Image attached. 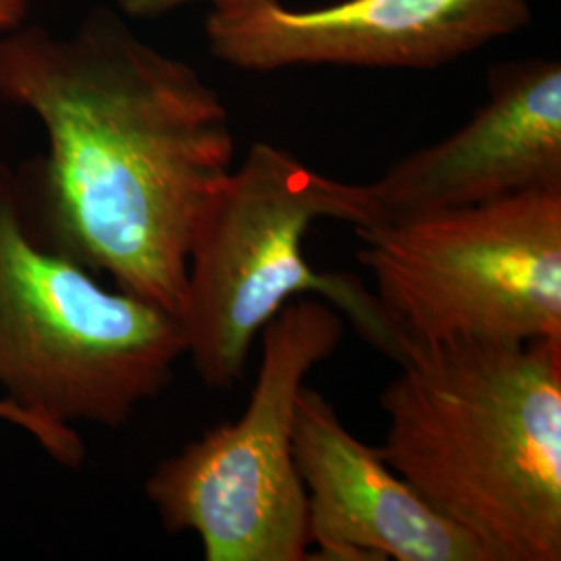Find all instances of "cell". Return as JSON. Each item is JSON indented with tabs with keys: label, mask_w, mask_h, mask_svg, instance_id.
<instances>
[{
	"label": "cell",
	"mask_w": 561,
	"mask_h": 561,
	"mask_svg": "<svg viewBox=\"0 0 561 561\" xmlns=\"http://www.w3.org/2000/svg\"><path fill=\"white\" fill-rule=\"evenodd\" d=\"M356 236L403 356L449 341L561 340V185Z\"/></svg>",
	"instance_id": "cell-5"
},
{
	"label": "cell",
	"mask_w": 561,
	"mask_h": 561,
	"mask_svg": "<svg viewBox=\"0 0 561 561\" xmlns=\"http://www.w3.org/2000/svg\"><path fill=\"white\" fill-rule=\"evenodd\" d=\"M558 185L561 65L530 59L493 69L472 119L366 187L381 225Z\"/></svg>",
	"instance_id": "cell-8"
},
{
	"label": "cell",
	"mask_w": 561,
	"mask_h": 561,
	"mask_svg": "<svg viewBox=\"0 0 561 561\" xmlns=\"http://www.w3.org/2000/svg\"><path fill=\"white\" fill-rule=\"evenodd\" d=\"M0 99L36 115L48 141L21 178L34 236L180 317L192 243L236 169L221 96L99 9L65 38L4 34Z\"/></svg>",
	"instance_id": "cell-1"
},
{
	"label": "cell",
	"mask_w": 561,
	"mask_h": 561,
	"mask_svg": "<svg viewBox=\"0 0 561 561\" xmlns=\"http://www.w3.org/2000/svg\"><path fill=\"white\" fill-rule=\"evenodd\" d=\"M530 0H343L294 11L279 0L213 9V57L243 71L296 65L437 69L524 30Z\"/></svg>",
	"instance_id": "cell-7"
},
{
	"label": "cell",
	"mask_w": 561,
	"mask_h": 561,
	"mask_svg": "<svg viewBox=\"0 0 561 561\" xmlns=\"http://www.w3.org/2000/svg\"><path fill=\"white\" fill-rule=\"evenodd\" d=\"M185 356L178 314L111 289L42 243L21 175L0 162V389L59 426L117 428L173 381Z\"/></svg>",
	"instance_id": "cell-4"
},
{
	"label": "cell",
	"mask_w": 561,
	"mask_h": 561,
	"mask_svg": "<svg viewBox=\"0 0 561 561\" xmlns=\"http://www.w3.org/2000/svg\"><path fill=\"white\" fill-rule=\"evenodd\" d=\"M256 385L241 419L154 466L146 495L169 533H194L206 561L310 560L308 497L294 456L296 401L343 340L317 298L291 300L261 333Z\"/></svg>",
	"instance_id": "cell-6"
},
{
	"label": "cell",
	"mask_w": 561,
	"mask_h": 561,
	"mask_svg": "<svg viewBox=\"0 0 561 561\" xmlns=\"http://www.w3.org/2000/svg\"><path fill=\"white\" fill-rule=\"evenodd\" d=\"M27 15V0H0V34L21 27Z\"/></svg>",
	"instance_id": "cell-12"
},
{
	"label": "cell",
	"mask_w": 561,
	"mask_h": 561,
	"mask_svg": "<svg viewBox=\"0 0 561 561\" xmlns=\"http://www.w3.org/2000/svg\"><path fill=\"white\" fill-rule=\"evenodd\" d=\"M322 219L379 225L368 187L327 178L291 152L256 141L206 213L187 262L185 356L208 389L229 391L262 329L291 300L319 296L362 340L400 364V337L375 291L352 273H319L304 252Z\"/></svg>",
	"instance_id": "cell-3"
},
{
	"label": "cell",
	"mask_w": 561,
	"mask_h": 561,
	"mask_svg": "<svg viewBox=\"0 0 561 561\" xmlns=\"http://www.w3.org/2000/svg\"><path fill=\"white\" fill-rule=\"evenodd\" d=\"M381 456L486 561L561 560V340L410 347Z\"/></svg>",
	"instance_id": "cell-2"
},
{
	"label": "cell",
	"mask_w": 561,
	"mask_h": 561,
	"mask_svg": "<svg viewBox=\"0 0 561 561\" xmlns=\"http://www.w3.org/2000/svg\"><path fill=\"white\" fill-rule=\"evenodd\" d=\"M0 422H7L23 431L27 437L41 445L50 460L57 461L62 468L80 470L85 460V445L81 442L78 428L42 421L18 403L7 400L4 396H0Z\"/></svg>",
	"instance_id": "cell-10"
},
{
	"label": "cell",
	"mask_w": 561,
	"mask_h": 561,
	"mask_svg": "<svg viewBox=\"0 0 561 561\" xmlns=\"http://www.w3.org/2000/svg\"><path fill=\"white\" fill-rule=\"evenodd\" d=\"M196 2H210L213 9H233L256 0H119L121 11L136 20H159L162 15Z\"/></svg>",
	"instance_id": "cell-11"
},
{
	"label": "cell",
	"mask_w": 561,
	"mask_h": 561,
	"mask_svg": "<svg viewBox=\"0 0 561 561\" xmlns=\"http://www.w3.org/2000/svg\"><path fill=\"white\" fill-rule=\"evenodd\" d=\"M294 456L317 560L486 561L477 542L401 479L379 447L352 435L324 396L306 385L296 401Z\"/></svg>",
	"instance_id": "cell-9"
}]
</instances>
